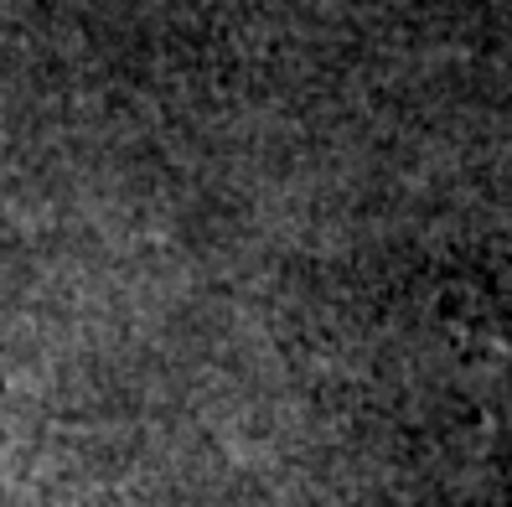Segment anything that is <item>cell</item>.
Segmentation results:
<instances>
[{
    "label": "cell",
    "mask_w": 512,
    "mask_h": 507,
    "mask_svg": "<svg viewBox=\"0 0 512 507\" xmlns=\"http://www.w3.org/2000/svg\"><path fill=\"white\" fill-rule=\"evenodd\" d=\"M32 451L37 414L21 399V383L6 373V347H0V507H21V492L32 487Z\"/></svg>",
    "instance_id": "6da1fadb"
}]
</instances>
